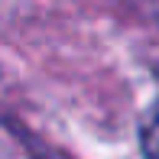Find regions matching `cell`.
I'll use <instances>...</instances> for the list:
<instances>
[{
    "instance_id": "cell-1",
    "label": "cell",
    "mask_w": 159,
    "mask_h": 159,
    "mask_svg": "<svg viewBox=\"0 0 159 159\" xmlns=\"http://www.w3.org/2000/svg\"><path fill=\"white\" fill-rule=\"evenodd\" d=\"M143 146H146V153L159 159V111L153 114V120L146 124V130H143Z\"/></svg>"
}]
</instances>
